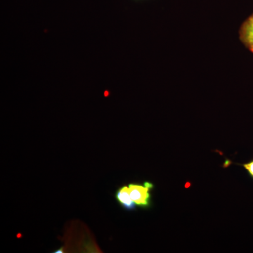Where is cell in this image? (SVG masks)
<instances>
[{
  "mask_svg": "<svg viewBox=\"0 0 253 253\" xmlns=\"http://www.w3.org/2000/svg\"><path fill=\"white\" fill-rule=\"evenodd\" d=\"M63 252H64V251H63V248L58 249L56 251H54V253H63Z\"/></svg>",
  "mask_w": 253,
  "mask_h": 253,
  "instance_id": "obj_5",
  "label": "cell"
},
{
  "mask_svg": "<svg viewBox=\"0 0 253 253\" xmlns=\"http://www.w3.org/2000/svg\"><path fill=\"white\" fill-rule=\"evenodd\" d=\"M238 165H239L240 166H241V167L244 168L246 169L250 177L253 180V159L251 160L249 162L242 163V164H239V163Z\"/></svg>",
  "mask_w": 253,
  "mask_h": 253,
  "instance_id": "obj_4",
  "label": "cell"
},
{
  "mask_svg": "<svg viewBox=\"0 0 253 253\" xmlns=\"http://www.w3.org/2000/svg\"><path fill=\"white\" fill-rule=\"evenodd\" d=\"M239 38L244 46L253 53V14L243 23Z\"/></svg>",
  "mask_w": 253,
  "mask_h": 253,
  "instance_id": "obj_2",
  "label": "cell"
},
{
  "mask_svg": "<svg viewBox=\"0 0 253 253\" xmlns=\"http://www.w3.org/2000/svg\"><path fill=\"white\" fill-rule=\"evenodd\" d=\"M131 199L135 203L136 206L148 209L152 206V196L151 191L154 189V184L150 181L143 183H131L129 184Z\"/></svg>",
  "mask_w": 253,
  "mask_h": 253,
  "instance_id": "obj_1",
  "label": "cell"
},
{
  "mask_svg": "<svg viewBox=\"0 0 253 253\" xmlns=\"http://www.w3.org/2000/svg\"><path fill=\"white\" fill-rule=\"evenodd\" d=\"M115 198L118 204L121 205V207L126 211H135L137 207L135 203L131 199L129 186L125 185L120 187L116 191Z\"/></svg>",
  "mask_w": 253,
  "mask_h": 253,
  "instance_id": "obj_3",
  "label": "cell"
}]
</instances>
